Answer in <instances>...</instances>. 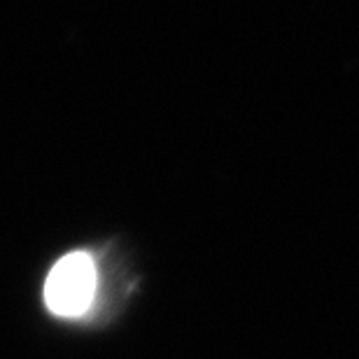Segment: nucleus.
Listing matches in <instances>:
<instances>
[{"instance_id":"1","label":"nucleus","mask_w":359,"mask_h":359,"mask_svg":"<svg viewBox=\"0 0 359 359\" xmlns=\"http://www.w3.org/2000/svg\"><path fill=\"white\" fill-rule=\"evenodd\" d=\"M98 294L96 262L84 250L61 257L47 273L42 287V301L47 311L63 320L84 318Z\"/></svg>"}]
</instances>
